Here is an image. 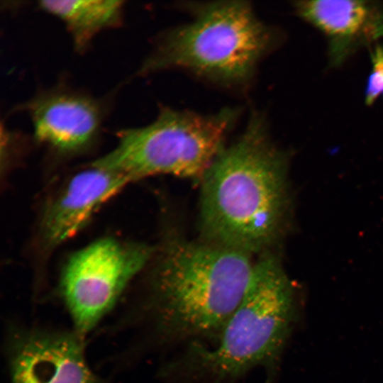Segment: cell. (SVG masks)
I'll use <instances>...</instances> for the list:
<instances>
[{"label": "cell", "instance_id": "7", "mask_svg": "<svg viewBox=\"0 0 383 383\" xmlns=\"http://www.w3.org/2000/svg\"><path fill=\"white\" fill-rule=\"evenodd\" d=\"M10 383H101L74 331L16 329L8 341Z\"/></svg>", "mask_w": 383, "mask_h": 383}, {"label": "cell", "instance_id": "3", "mask_svg": "<svg viewBox=\"0 0 383 383\" xmlns=\"http://www.w3.org/2000/svg\"><path fill=\"white\" fill-rule=\"evenodd\" d=\"M178 6L190 21L158 35L140 74L178 70L244 94L260 62L284 40L282 30L262 21L249 1H185Z\"/></svg>", "mask_w": 383, "mask_h": 383}, {"label": "cell", "instance_id": "4", "mask_svg": "<svg viewBox=\"0 0 383 383\" xmlns=\"http://www.w3.org/2000/svg\"><path fill=\"white\" fill-rule=\"evenodd\" d=\"M295 287L272 252L254 262L244 296L215 346L192 343L167 369L188 380L223 383L259 367H273L299 318Z\"/></svg>", "mask_w": 383, "mask_h": 383}, {"label": "cell", "instance_id": "2", "mask_svg": "<svg viewBox=\"0 0 383 383\" xmlns=\"http://www.w3.org/2000/svg\"><path fill=\"white\" fill-rule=\"evenodd\" d=\"M251 257L203 240L168 238L159 250L145 306L159 338L219 335L246 292Z\"/></svg>", "mask_w": 383, "mask_h": 383}, {"label": "cell", "instance_id": "10", "mask_svg": "<svg viewBox=\"0 0 383 383\" xmlns=\"http://www.w3.org/2000/svg\"><path fill=\"white\" fill-rule=\"evenodd\" d=\"M296 14L326 37L332 65L342 64L360 47L383 37V5L368 1L294 2Z\"/></svg>", "mask_w": 383, "mask_h": 383}, {"label": "cell", "instance_id": "12", "mask_svg": "<svg viewBox=\"0 0 383 383\" xmlns=\"http://www.w3.org/2000/svg\"><path fill=\"white\" fill-rule=\"evenodd\" d=\"M372 69L365 91V102L370 106L383 99V45L377 44L371 51Z\"/></svg>", "mask_w": 383, "mask_h": 383}, {"label": "cell", "instance_id": "1", "mask_svg": "<svg viewBox=\"0 0 383 383\" xmlns=\"http://www.w3.org/2000/svg\"><path fill=\"white\" fill-rule=\"evenodd\" d=\"M289 159L272 140L265 113L252 110L201 180L202 240L250 256L271 252L289 216Z\"/></svg>", "mask_w": 383, "mask_h": 383}, {"label": "cell", "instance_id": "11", "mask_svg": "<svg viewBox=\"0 0 383 383\" xmlns=\"http://www.w3.org/2000/svg\"><path fill=\"white\" fill-rule=\"evenodd\" d=\"M123 4L116 0L42 1L38 6L65 24L74 48L82 52L100 31L119 26Z\"/></svg>", "mask_w": 383, "mask_h": 383}, {"label": "cell", "instance_id": "8", "mask_svg": "<svg viewBox=\"0 0 383 383\" xmlns=\"http://www.w3.org/2000/svg\"><path fill=\"white\" fill-rule=\"evenodd\" d=\"M131 182L92 162L73 175L45 205L40 224L43 250H54L74 236L103 204Z\"/></svg>", "mask_w": 383, "mask_h": 383}, {"label": "cell", "instance_id": "6", "mask_svg": "<svg viewBox=\"0 0 383 383\" xmlns=\"http://www.w3.org/2000/svg\"><path fill=\"white\" fill-rule=\"evenodd\" d=\"M154 248L113 238L97 240L73 253L61 273L59 290L83 339L113 308Z\"/></svg>", "mask_w": 383, "mask_h": 383}, {"label": "cell", "instance_id": "5", "mask_svg": "<svg viewBox=\"0 0 383 383\" xmlns=\"http://www.w3.org/2000/svg\"><path fill=\"white\" fill-rule=\"evenodd\" d=\"M241 114L239 107L201 113L162 106L148 125L119 131L115 148L92 163L131 182L157 174L201 181Z\"/></svg>", "mask_w": 383, "mask_h": 383}, {"label": "cell", "instance_id": "9", "mask_svg": "<svg viewBox=\"0 0 383 383\" xmlns=\"http://www.w3.org/2000/svg\"><path fill=\"white\" fill-rule=\"evenodd\" d=\"M25 109L36 140L63 153L89 146L98 136L102 121V109L96 100L72 91L43 93Z\"/></svg>", "mask_w": 383, "mask_h": 383}]
</instances>
